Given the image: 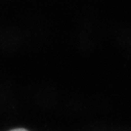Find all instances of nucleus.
I'll return each mask as SVG.
<instances>
[{
    "label": "nucleus",
    "instance_id": "obj_1",
    "mask_svg": "<svg viewBox=\"0 0 131 131\" xmlns=\"http://www.w3.org/2000/svg\"><path fill=\"white\" fill-rule=\"evenodd\" d=\"M10 131H28L24 128H17V129H14L13 130H11Z\"/></svg>",
    "mask_w": 131,
    "mask_h": 131
}]
</instances>
